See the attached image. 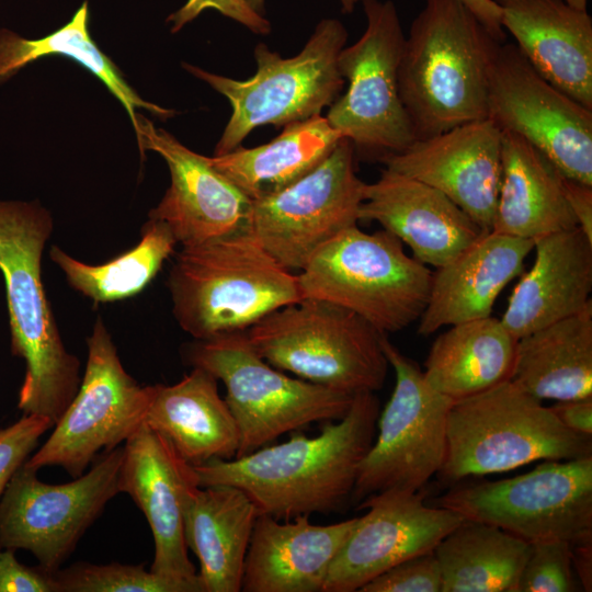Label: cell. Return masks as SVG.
I'll list each match as a JSON object with an SVG mask.
<instances>
[{"mask_svg":"<svg viewBox=\"0 0 592 592\" xmlns=\"http://www.w3.org/2000/svg\"><path fill=\"white\" fill-rule=\"evenodd\" d=\"M141 157L159 153L169 168L170 186L149 218L166 223L178 244L189 247L247 228L251 200L209 161L137 114Z\"/></svg>","mask_w":592,"mask_h":592,"instance_id":"cell-18","label":"cell"},{"mask_svg":"<svg viewBox=\"0 0 592 592\" xmlns=\"http://www.w3.org/2000/svg\"><path fill=\"white\" fill-rule=\"evenodd\" d=\"M52 231V216L38 202L0 201V272L11 350L25 362L18 407L55 425L81 377L80 362L62 342L43 284L42 257Z\"/></svg>","mask_w":592,"mask_h":592,"instance_id":"cell-3","label":"cell"},{"mask_svg":"<svg viewBox=\"0 0 592 592\" xmlns=\"http://www.w3.org/2000/svg\"><path fill=\"white\" fill-rule=\"evenodd\" d=\"M378 415L375 392H357L345 415L323 422L317 436L294 435L234 459L194 466L198 485L238 487L254 502L259 515L278 520L338 511L351 500Z\"/></svg>","mask_w":592,"mask_h":592,"instance_id":"cell-1","label":"cell"},{"mask_svg":"<svg viewBox=\"0 0 592 592\" xmlns=\"http://www.w3.org/2000/svg\"><path fill=\"white\" fill-rule=\"evenodd\" d=\"M571 544L563 539L530 543L516 592L576 591Z\"/></svg>","mask_w":592,"mask_h":592,"instance_id":"cell-36","label":"cell"},{"mask_svg":"<svg viewBox=\"0 0 592 592\" xmlns=\"http://www.w3.org/2000/svg\"><path fill=\"white\" fill-rule=\"evenodd\" d=\"M123 446L105 452L72 481L50 485L23 464L0 499V547L25 549L54 573L119 493Z\"/></svg>","mask_w":592,"mask_h":592,"instance_id":"cell-14","label":"cell"},{"mask_svg":"<svg viewBox=\"0 0 592 592\" xmlns=\"http://www.w3.org/2000/svg\"><path fill=\"white\" fill-rule=\"evenodd\" d=\"M340 3H341V7H342V11L344 13H352L354 8H355V4L360 1V0H339Z\"/></svg>","mask_w":592,"mask_h":592,"instance_id":"cell-45","label":"cell"},{"mask_svg":"<svg viewBox=\"0 0 592 592\" xmlns=\"http://www.w3.org/2000/svg\"><path fill=\"white\" fill-rule=\"evenodd\" d=\"M549 408L566 428L592 436V397L557 401Z\"/></svg>","mask_w":592,"mask_h":592,"instance_id":"cell-42","label":"cell"},{"mask_svg":"<svg viewBox=\"0 0 592 592\" xmlns=\"http://www.w3.org/2000/svg\"><path fill=\"white\" fill-rule=\"evenodd\" d=\"M379 161L441 191L483 230L491 231L501 171V130L489 118L417 139Z\"/></svg>","mask_w":592,"mask_h":592,"instance_id":"cell-20","label":"cell"},{"mask_svg":"<svg viewBox=\"0 0 592 592\" xmlns=\"http://www.w3.org/2000/svg\"><path fill=\"white\" fill-rule=\"evenodd\" d=\"M357 508L368 511L357 517L333 559L323 592L358 591L401 561L433 551L465 520L449 509L426 505L419 491H384Z\"/></svg>","mask_w":592,"mask_h":592,"instance_id":"cell-17","label":"cell"},{"mask_svg":"<svg viewBox=\"0 0 592 592\" xmlns=\"http://www.w3.org/2000/svg\"><path fill=\"white\" fill-rule=\"evenodd\" d=\"M533 249L534 264L515 286L500 319L516 339L592 303V240L580 228L539 237Z\"/></svg>","mask_w":592,"mask_h":592,"instance_id":"cell-25","label":"cell"},{"mask_svg":"<svg viewBox=\"0 0 592 592\" xmlns=\"http://www.w3.org/2000/svg\"><path fill=\"white\" fill-rule=\"evenodd\" d=\"M501 25L549 83L592 110V18L565 0H493Z\"/></svg>","mask_w":592,"mask_h":592,"instance_id":"cell-22","label":"cell"},{"mask_svg":"<svg viewBox=\"0 0 592 592\" xmlns=\"http://www.w3.org/2000/svg\"><path fill=\"white\" fill-rule=\"evenodd\" d=\"M488 118L525 138L565 177L592 185V110L545 80L515 44L498 48Z\"/></svg>","mask_w":592,"mask_h":592,"instance_id":"cell-16","label":"cell"},{"mask_svg":"<svg viewBox=\"0 0 592 592\" xmlns=\"http://www.w3.org/2000/svg\"><path fill=\"white\" fill-rule=\"evenodd\" d=\"M499 41L460 0H425L411 22L398 87L417 139L488 118Z\"/></svg>","mask_w":592,"mask_h":592,"instance_id":"cell-2","label":"cell"},{"mask_svg":"<svg viewBox=\"0 0 592 592\" xmlns=\"http://www.w3.org/2000/svg\"><path fill=\"white\" fill-rule=\"evenodd\" d=\"M354 156L353 144L342 137L306 175L251 201L247 228L285 269L301 271L328 241L357 225L366 183L355 173Z\"/></svg>","mask_w":592,"mask_h":592,"instance_id":"cell-15","label":"cell"},{"mask_svg":"<svg viewBox=\"0 0 592 592\" xmlns=\"http://www.w3.org/2000/svg\"><path fill=\"white\" fill-rule=\"evenodd\" d=\"M177 244L166 223L149 218L137 246L105 263L81 262L57 246L50 248L49 257L76 291L95 304L112 303L144 291L174 253Z\"/></svg>","mask_w":592,"mask_h":592,"instance_id":"cell-34","label":"cell"},{"mask_svg":"<svg viewBox=\"0 0 592 592\" xmlns=\"http://www.w3.org/2000/svg\"><path fill=\"white\" fill-rule=\"evenodd\" d=\"M206 9L217 10L255 34L266 35L271 32L270 21L254 11L246 0H187L183 7L168 16L167 22L171 23V32L180 31Z\"/></svg>","mask_w":592,"mask_h":592,"instance_id":"cell-39","label":"cell"},{"mask_svg":"<svg viewBox=\"0 0 592 592\" xmlns=\"http://www.w3.org/2000/svg\"><path fill=\"white\" fill-rule=\"evenodd\" d=\"M357 517L329 525L258 515L241 579L243 592H323L330 566Z\"/></svg>","mask_w":592,"mask_h":592,"instance_id":"cell-23","label":"cell"},{"mask_svg":"<svg viewBox=\"0 0 592 592\" xmlns=\"http://www.w3.org/2000/svg\"><path fill=\"white\" fill-rule=\"evenodd\" d=\"M432 278L396 236L367 234L357 225L328 241L298 273L303 298L342 306L385 334L419 320Z\"/></svg>","mask_w":592,"mask_h":592,"instance_id":"cell-6","label":"cell"},{"mask_svg":"<svg viewBox=\"0 0 592 592\" xmlns=\"http://www.w3.org/2000/svg\"><path fill=\"white\" fill-rule=\"evenodd\" d=\"M246 334L262 358L298 378L350 395L384 386L385 333L333 303L303 298L272 311Z\"/></svg>","mask_w":592,"mask_h":592,"instance_id":"cell-8","label":"cell"},{"mask_svg":"<svg viewBox=\"0 0 592 592\" xmlns=\"http://www.w3.org/2000/svg\"><path fill=\"white\" fill-rule=\"evenodd\" d=\"M510 380L539 400L592 397V303L517 339Z\"/></svg>","mask_w":592,"mask_h":592,"instance_id":"cell-29","label":"cell"},{"mask_svg":"<svg viewBox=\"0 0 592 592\" xmlns=\"http://www.w3.org/2000/svg\"><path fill=\"white\" fill-rule=\"evenodd\" d=\"M49 55H62L76 60L99 78L123 104L134 128L138 109H145L162 119L174 115V111L141 99L111 58L94 43L88 30L87 2L67 24L41 38L27 39L12 31L0 30V83L34 60Z\"/></svg>","mask_w":592,"mask_h":592,"instance_id":"cell-33","label":"cell"},{"mask_svg":"<svg viewBox=\"0 0 592 592\" xmlns=\"http://www.w3.org/2000/svg\"><path fill=\"white\" fill-rule=\"evenodd\" d=\"M123 448L119 493L133 499L149 524L155 547L150 570L201 587L189 558L183 520L185 501L200 486L194 466L145 422Z\"/></svg>","mask_w":592,"mask_h":592,"instance_id":"cell-19","label":"cell"},{"mask_svg":"<svg viewBox=\"0 0 592 592\" xmlns=\"http://www.w3.org/2000/svg\"><path fill=\"white\" fill-rule=\"evenodd\" d=\"M380 344L395 369L394 391L378 415V433L362 459L351 501L389 490L417 492L441 469L447 415L453 401L435 391L419 365L383 334Z\"/></svg>","mask_w":592,"mask_h":592,"instance_id":"cell-12","label":"cell"},{"mask_svg":"<svg viewBox=\"0 0 592 592\" xmlns=\"http://www.w3.org/2000/svg\"><path fill=\"white\" fill-rule=\"evenodd\" d=\"M53 426L46 418L23 414L0 430V499L15 471L35 451L42 435Z\"/></svg>","mask_w":592,"mask_h":592,"instance_id":"cell-38","label":"cell"},{"mask_svg":"<svg viewBox=\"0 0 592 592\" xmlns=\"http://www.w3.org/2000/svg\"><path fill=\"white\" fill-rule=\"evenodd\" d=\"M534 241L494 231L481 235L447 264L433 272L418 333L491 316L505 285L523 271Z\"/></svg>","mask_w":592,"mask_h":592,"instance_id":"cell-24","label":"cell"},{"mask_svg":"<svg viewBox=\"0 0 592 592\" xmlns=\"http://www.w3.org/2000/svg\"><path fill=\"white\" fill-rule=\"evenodd\" d=\"M362 1L365 31L338 58L348 89L329 106L326 118L355 151L380 160L417 140L398 87L406 36L392 1Z\"/></svg>","mask_w":592,"mask_h":592,"instance_id":"cell-10","label":"cell"},{"mask_svg":"<svg viewBox=\"0 0 592 592\" xmlns=\"http://www.w3.org/2000/svg\"><path fill=\"white\" fill-rule=\"evenodd\" d=\"M569 5L579 9L588 10V0H565Z\"/></svg>","mask_w":592,"mask_h":592,"instance_id":"cell-47","label":"cell"},{"mask_svg":"<svg viewBox=\"0 0 592 592\" xmlns=\"http://www.w3.org/2000/svg\"><path fill=\"white\" fill-rule=\"evenodd\" d=\"M561 185L578 228L592 240V185L567 178L562 173Z\"/></svg>","mask_w":592,"mask_h":592,"instance_id":"cell-41","label":"cell"},{"mask_svg":"<svg viewBox=\"0 0 592 592\" xmlns=\"http://www.w3.org/2000/svg\"><path fill=\"white\" fill-rule=\"evenodd\" d=\"M258 509L240 488L196 487L184 505V538L200 562L203 592H239Z\"/></svg>","mask_w":592,"mask_h":592,"instance_id":"cell-28","label":"cell"},{"mask_svg":"<svg viewBox=\"0 0 592 592\" xmlns=\"http://www.w3.org/2000/svg\"><path fill=\"white\" fill-rule=\"evenodd\" d=\"M572 566L584 591L592 590V539L571 544Z\"/></svg>","mask_w":592,"mask_h":592,"instance_id":"cell-44","label":"cell"},{"mask_svg":"<svg viewBox=\"0 0 592 592\" xmlns=\"http://www.w3.org/2000/svg\"><path fill=\"white\" fill-rule=\"evenodd\" d=\"M528 550V542L465 519L433 550L442 592H516Z\"/></svg>","mask_w":592,"mask_h":592,"instance_id":"cell-32","label":"cell"},{"mask_svg":"<svg viewBox=\"0 0 592 592\" xmlns=\"http://www.w3.org/2000/svg\"><path fill=\"white\" fill-rule=\"evenodd\" d=\"M246 1L254 11L264 15V0H246Z\"/></svg>","mask_w":592,"mask_h":592,"instance_id":"cell-46","label":"cell"},{"mask_svg":"<svg viewBox=\"0 0 592 592\" xmlns=\"http://www.w3.org/2000/svg\"><path fill=\"white\" fill-rule=\"evenodd\" d=\"M358 220L377 221L436 269L487 232L441 191L387 168L366 183Z\"/></svg>","mask_w":592,"mask_h":592,"instance_id":"cell-21","label":"cell"},{"mask_svg":"<svg viewBox=\"0 0 592 592\" xmlns=\"http://www.w3.org/2000/svg\"><path fill=\"white\" fill-rule=\"evenodd\" d=\"M528 543L592 539V456L546 460L512 478L458 486L435 500Z\"/></svg>","mask_w":592,"mask_h":592,"instance_id":"cell-11","label":"cell"},{"mask_svg":"<svg viewBox=\"0 0 592 592\" xmlns=\"http://www.w3.org/2000/svg\"><path fill=\"white\" fill-rule=\"evenodd\" d=\"M58 592H202L195 583L146 570L141 565L80 561L53 573Z\"/></svg>","mask_w":592,"mask_h":592,"instance_id":"cell-35","label":"cell"},{"mask_svg":"<svg viewBox=\"0 0 592 592\" xmlns=\"http://www.w3.org/2000/svg\"><path fill=\"white\" fill-rule=\"evenodd\" d=\"M360 592H442V576L434 551L411 557L380 573Z\"/></svg>","mask_w":592,"mask_h":592,"instance_id":"cell-37","label":"cell"},{"mask_svg":"<svg viewBox=\"0 0 592 592\" xmlns=\"http://www.w3.org/2000/svg\"><path fill=\"white\" fill-rule=\"evenodd\" d=\"M482 23V25L494 36L497 41L503 43L505 32L501 25V13L498 4L493 0H460Z\"/></svg>","mask_w":592,"mask_h":592,"instance_id":"cell-43","label":"cell"},{"mask_svg":"<svg viewBox=\"0 0 592 592\" xmlns=\"http://www.w3.org/2000/svg\"><path fill=\"white\" fill-rule=\"evenodd\" d=\"M145 423L192 466L237 456L240 435L217 379L193 367L173 385H152Z\"/></svg>","mask_w":592,"mask_h":592,"instance_id":"cell-26","label":"cell"},{"mask_svg":"<svg viewBox=\"0 0 592 592\" xmlns=\"http://www.w3.org/2000/svg\"><path fill=\"white\" fill-rule=\"evenodd\" d=\"M348 31L337 19L321 20L299 54L283 58L260 43L254 48L257 72L236 80L183 64L196 78L223 94L231 115L216 144L214 156L241 146L257 127L285 126L305 121L330 106L345 84L338 58L345 46Z\"/></svg>","mask_w":592,"mask_h":592,"instance_id":"cell-7","label":"cell"},{"mask_svg":"<svg viewBox=\"0 0 592 592\" xmlns=\"http://www.w3.org/2000/svg\"><path fill=\"white\" fill-rule=\"evenodd\" d=\"M431 345L424 378L453 402L511 378L517 339L491 316L449 326Z\"/></svg>","mask_w":592,"mask_h":592,"instance_id":"cell-30","label":"cell"},{"mask_svg":"<svg viewBox=\"0 0 592 592\" xmlns=\"http://www.w3.org/2000/svg\"><path fill=\"white\" fill-rule=\"evenodd\" d=\"M0 592H58V587L53 573L25 566L14 550L0 547Z\"/></svg>","mask_w":592,"mask_h":592,"instance_id":"cell-40","label":"cell"},{"mask_svg":"<svg viewBox=\"0 0 592 592\" xmlns=\"http://www.w3.org/2000/svg\"><path fill=\"white\" fill-rule=\"evenodd\" d=\"M168 287L175 320L195 340L247 331L303 299L298 274L282 266L248 228L182 247Z\"/></svg>","mask_w":592,"mask_h":592,"instance_id":"cell-4","label":"cell"},{"mask_svg":"<svg viewBox=\"0 0 592 592\" xmlns=\"http://www.w3.org/2000/svg\"><path fill=\"white\" fill-rule=\"evenodd\" d=\"M577 227L561 172L525 138L501 130V171L491 231L534 241Z\"/></svg>","mask_w":592,"mask_h":592,"instance_id":"cell-27","label":"cell"},{"mask_svg":"<svg viewBox=\"0 0 592 592\" xmlns=\"http://www.w3.org/2000/svg\"><path fill=\"white\" fill-rule=\"evenodd\" d=\"M88 358L78 391L48 439L24 463L38 470L57 466L82 475L96 456L125 443L145 422L152 385L124 368L102 318L87 339Z\"/></svg>","mask_w":592,"mask_h":592,"instance_id":"cell-13","label":"cell"},{"mask_svg":"<svg viewBox=\"0 0 592 592\" xmlns=\"http://www.w3.org/2000/svg\"><path fill=\"white\" fill-rule=\"evenodd\" d=\"M326 116L284 126L270 143L209 157L210 163L251 201L276 193L320 164L341 140Z\"/></svg>","mask_w":592,"mask_h":592,"instance_id":"cell-31","label":"cell"},{"mask_svg":"<svg viewBox=\"0 0 592 592\" xmlns=\"http://www.w3.org/2000/svg\"><path fill=\"white\" fill-rule=\"evenodd\" d=\"M186 358L224 384L240 435L236 457L311 423L342 419L354 397L283 374L254 351L246 331L196 340Z\"/></svg>","mask_w":592,"mask_h":592,"instance_id":"cell-9","label":"cell"},{"mask_svg":"<svg viewBox=\"0 0 592 592\" xmlns=\"http://www.w3.org/2000/svg\"><path fill=\"white\" fill-rule=\"evenodd\" d=\"M588 456L592 436L566 428L542 400L509 379L452 403L445 458L436 475L456 483L540 459Z\"/></svg>","mask_w":592,"mask_h":592,"instance_id":"cell-5","label":"cell"}]
</instances>
